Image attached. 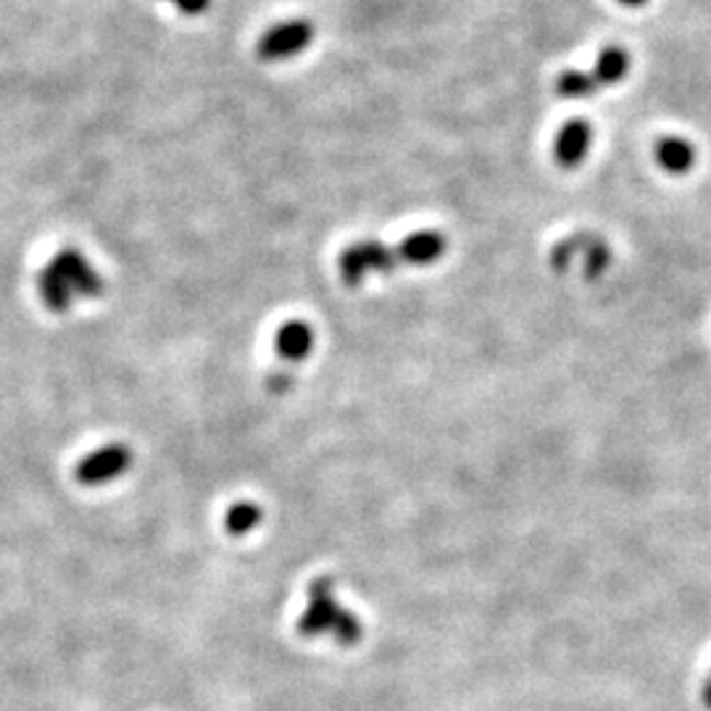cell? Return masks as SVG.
Listing matches in <instances>:
<instances>
[{
    "label": "cell",
    "mask_w": 711,
    "mask_h": 711,
    "mask_svg": "<svg viewBox=\"0 0 711 711\" xmlns=\"http://www.w3.org/2000/svg\"><path fill=\"white\" fill-rule=\"evenodd\" d=\"M295 632L306 641L312 637L329 635L342 648H353L364 637V624L361 619L342 609L338 598H335V583L329 577H316L308 585V603L306 611L295 622Z\"/></svg>",
    "instance_id": "1"
},
{
    "label": "cell",
    "mask_w": 711,
    "mask_h": 711,
    "mask_svg": "<svg viewBox=\"0 0 711 711\" xmlns=\"http://www.w3.org/2000/svg\"><path fill=\"white\" fill-rule=\"evenodd\" d=\"M395 267H400L395 248H387L380 240H356L340 253L338 269L342 282L348 287H361V282L366 280L372 272H393Z\"/></svg>",
    "instance_id": "2"
},
{
    "label": "cell",
    "mask_w": 711,
    "mask_h": 711,
    "mask_svg": "<svg viewBox=\"0 0 711 711\" xmlns=\"http://www.w3.org/2000/svg\"><path fill=\"white\" fill-rule=\"evenodd\" d=\"M577 256H583V272L588 280L601 276L606 272V267L611 263V248L606 246L603 237L579 233L566 237V240L556 242V246L551 248V256H549L551 269L562 274L577 261Z\"/></svg>",
    "instance_id": "3"
},
{
    "label": "cell",
    "mask_w": 711,
    "mask_h": 711,
    "mask_svg": "<svg viewBox=\"0 0 711 711\" xmlns=\"http://www.w3.org/2000/svg\"><path fill=\"white\" fill-rule=\"evenodd\" d=\"M314 24L308 19H287L269 26L256 43V53L261 61H285V58L298 56L312 45Z\"/></svg>",
    "instance_id": "4"
},
{
    "label": "cell",
    "mask_w": 711,
    "mask_h": 711,
    "mask_svg": "<svg viewBox=\"0 0 711 711\" xmlns=\"http://www.w3.org/2000/svg\"><path fill=\"white\" fill-rule=\"evenodd\" d=\"M132 466V448L124 443H109L95 448L75 466V479L84 487H101L114 483Z\"/></svg>",
    "instance_id": "5"
},
{
    "label": "cell",
    "mask_w": 711,
    "mask_h": 711,
    "mask_svg": "<svg viewBox=\"0 0 711 711\" xmlns=\"http://www.w3.org/2000/svg\"><path fill=\"white\" fill-rule=\"evenodd\" d=\"M50 267L64 276V282L69 285V290L75 295H82V298H101L103 295L105 282L101 280V274L92 269V263L79 253V250L75 248L58 250V253L53 256Z\"/></svg>",
    "instance_id": "6"
},
{
    "label": "cell",
    "mask_w": 711,
    "mask_h": 711,
    "mask_svg": "<svg viewBox=\"0 0 711 711\" xmlns=\"http://www.w3.org/2000/svg\"><path fill=\"white\" fill-rule=\"evenodd\" d=\"M448 250V237L438 229H419L395 246L400 267H430L438 259H443Z\"/></svg>",
    "instance_id": "7"
},
{
    "label": "cell",
    "mask_w": 711,
    "mask_h": 711,
    "mask_svg": "<svg viewBox=\"0 0 711 711\" xmlns=\"http://www.w3.org/2000/svg\"><path fill=\"white\" fill-rule=\"evenodd\" d=\"M592 145V127L585 119H572L558 129L556 143H553V156L562 169H577L585 161Z\"/></svg>",
    "instance_id": "8"
},
{
    "label": "cell",
    "mask_w": 711,
    "mask_h": 711,
    "mask_svg": "<svg viewBox=\"0 0 711 711\" xmlns=\"http://www.w3.org/2000/svg\"><path fill=\"white\" fill-rule=\"evenodd\" d=\"M314 340H316V335L308 321L290 319L280 329H276V335H274L276 356H280L282 361H290V364H298V361H303L308 353L314 351Z\"/></svg>",
    "instance_id": "9"
},
{
    "label": "cell",
    "mask_w": 711,
    "mask_h": 711,
    "mask_svg": "<svg viewBox=\"0 0 711 711\" xmlns=\"http://www.w3.org/2000/svg\"><path fill=\"white\" fill-rule=\"evenodd\" d=\"M656 163L669 174H688L696 163V148L682 137L667 135L656 143Z\"/></svg>",
    "instance_id": "10"
},
{
    "label": "cell",
    "mask_w": 711,
    "mask_h": 711,
    "mask_svg": "<svg viewBox=\"0 0 711 711\" xmlns=\"http://www.w3.org/2000/svg\"><path fill=\"white\" fill-rule=\"evenodd\" d=\"M37 293H40V298H43V303L50 308L53 314L71 312V301H75V293H71L69 285L64 282V276L58 274L56 269L50 267V263L45 269H40Z\"/></svg>",
    "instance_id": "11"
},
{
    "label": "cell",
    "mask_w": 711,
    "mask_h": 711,
    "mask_svg": "<svg viewBox=\"0 0 711 711\" xmlns=\"http://www.w3.org/2000/svg\"><path fill=\"white\" fill-rule=\"evenodd\" d=\"M628 71H630L628 50L619 48V45H606V48L598 53L592 77L598 79V84H617L628 77Z\"/></svg>",
    "instance_id": "12"
},
{
    "label": "cell",
    "mask_w": 711,
    "mask_h": 711,
    "mask_svg": "<svg viewBox=\"0 0 711 711\" xmlns=\"http://www.w3.org/2000/svg\"><path fill=\"white\" fill-rule=\"evenodd\" d=\"M263 511L259 504L253 500H240V504L229 506L227 514H224V530L229 532L233 538H242L248 532H253L256 527L261 524Z\"/></svg>",
    "instance_id": "13"
},
{
    "label": "cell",
    "mask_w": 711,
    "mask_h": 711,
    "mask_svg": "<svg viewBox=\"0 0 711 711\" xmlns=\"http://www.w3.org/2000/svg\"><path fill=\"white\" fill-rule=\"evenodd\" d=\"M598 79L592 77V71L583 69H566L556 79V92L562 98H572V101H585V98H592L598 92Z\"/></svg>",
    "instance_id": "14"
},
{
    "label": "cell",
    "mask_w": 711,
    "mask_h": 711,
    "mask_svg": "<svg viewBox=\"0 0 711 711\" xmlns=\"http://www.w3.org/2000/svg\"><path fill=\"white\" fill-rule=\"evenodd\" d=\"M171 3H174L184 16H201L211 5V0H171Z\"/></svg>",
    "instance_id": "15"
},
{
    "label": "cell",
    "mask_w": 711,
    "mask_h": 711,
    "mask_svg": "<svg viewBox=\"0 0 711 711\" xmlns=\"http://www.w3.org/2000/svg\"><path fill=\"white\" fill-rule=\"evenodd\" d=\"M290 385H293V374L287 372H274L272 377H269V391L272 393H287Z\"/></svg>",
    "instance_id": "16"
},
{
    "label": "cell",
    "mask_w": 711,
    "mask_h": 711,
    "mask_svg": "<svg viewBox=\"0 0 711 711\" xmlns=\"http://www.w3.org/2000/svg\"><path fill=\"white\" fill-rule=\"evenodd\" d=\"M701 701H703V707H707L711 711V677L707 682H703V688H701Z\"/></svg>",
    "instance_id": "17"
},
{
    "label": "cell",
    "mask_w": 711,
    "mask_h": 711,
    "mask_svg": "<svg viewBox=\"0 0 711 711\" xmlns=\"http://www.w3.org/2000/svg\"><path fill=\"white\" fill-rule=\"evenodd\" d=\"M622 5H630V9H641V5L648 3V0H619Z\"/></svg>",
    "instance_id": "18"
}]
</instances>
